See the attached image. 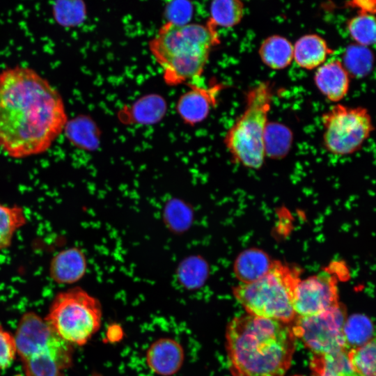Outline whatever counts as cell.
Here are the masks:
<instances>
[{
	"instance_id": "27",
	"label": "cell",
	"mask_w": 376,
	"mask_h": 376,
	"mask_svg": "<svg viewBox=\"0 0 376 376\" xmlns=\"http://www.w3.org/2000/svg\"><path fill=\"white\" fill-rule=\"evenodd\" d=\"M375 338L347 352L349 362L360 376H375Z\"/></svg>"
},
{
	"instance_id": "23",
	"label": "cell",
	"mask_w": 376,
	"mask_h": 376,
	"mask_svg": "<svg viewBox=\"0 0 376 376\" xmlns=\"http://www.w3.org/2000/svg\"><path fill=\"white\" fill-rule=\"evenodd\" d=\"M292 133L284 125L268 123L265 134V151L266 157L272 159L284 157L291 148Z\"/></svg>"
},
{
	"instance_id": "29",
	"label": "cell",
	"mask_w": 376,
	"mask_h": 376,
	"mask_svg": "<svg viewBox=\"0 0 376 376\" xmlns=\"http://www.w3.org/2000/svg\"><path fill=\"white\" fill-rule=\"evenodd\" d=\"M16 354L14 336L0 324V371L13 363Z\"/></svg>"
},
{
	"instance_id": "28",
	"label": "cell",
	"mask_w": 376,
	"mask_h": 376,
	"mask_svg": "<svg viewBox=\"0 0 376 376\" xmlns=\"http://www.w3.org/2000/svg\"><path fill=\"white\" fill-rule=\"evenodd\" d=\"M206 274L205 265L199 259L191 258L185 261L180 266V277L189 288H194L202 283Z\"/></svg>"
},
{
	"instance_id": "25",
	"label": "cell",
	"mask_w": 376,
	"mask_h": 376,
	"mask_svg": "<svg viewBox=\"0 0 376 376\" xmlns=\"http://www.w3.org/2000/svg\"><path fill=\"white\" fill-rule=\"evenodd\" d=\"M341 62L350 77L361 78L370 72L373 55L368 47L351 45L346 49Z\"/></svg>"
},
{
	"instance_id": "8",
	"label": "cell",
	"mask_w": 376,
	"mask_h": 376,
	"mask_svg": "<svg viewBox=\"0 0 376 376\" xmlns=\"http://www.w3.org/2000/svg\"><path fill=\"white\" fill-rule=\"evenodd\" d=\"M321 122L324 147L336 156L359 151L374 130L371 115L360 106L337 103L322 113Z\"/></svg>"
},
{
	"instance_id": "15",
	"label": "cell",
	"mask_w": 376,
	"mask_h": 376,
	"mask_svg": "<svg viewBox=\"0 0 376 376\" xmlns=\"http://www.w3.org/2000/svg\"><path fill=\"white\" fill-rule=\"evenodd\" d=\"M333 54L327 41L315 33L300 37L293 45V61L307 70L317 69Z\"/></svg>"
},
{
	"instance_id": "16",
	"label": "cell",
	"mask_w": 376,
	"mask_h": 376,
	"mask_svg": "<svg viewBox=\"0 0 376 376\" xmlns=\"http://www.w3.org/2000/svg\"><path fill=\"white\" fill-rule=\"evenodd\" d=\"M166 111L164 99L155 94L146 95L120 111L124 123L152 125L163 118Z\"/></svg>"
},
{
	"instance_id": "18",
	"label": "cell",
	"mask_w": 376,
	"mask_h": 376,
	"mask_svg": "<svg viewBox=\"0 0 376 376\" xmlns=\"http://www.w3.org/2000/svg\"><path fill=\"white\" fill-rule=\"evenodd\" d=\"M100 130L94 121L86 116H79L68 120L63 133L75 146L87 150L97 148Z\"/></svg>"
},
{
	"instance_id": "24",
	"label": "cell",
	"mask_w": 376,
	"mask_h": 376,
	"mask_svg": "<svg viewBox=\"0 0 376 376\" xmlns=\"http://www.w3.org/2000/svg\"><path fill=\"white\" fill-rule=\"evenodd\" d=\"M208 19L216 28H230L238 24L244 15L241 0H212Z\"/></svg>"
},
{
	"instance_id": "10",
	"label": "cell",
	"mask_w": 376,
	"mask_h": 376,
	"mask_svg": "<svg viewBox=\"0 0 376 376\" xmlns=\"http://www.w3.org/2000/svg\"><path fill=\"white\" fill-rule=\"evenodd\" d=\"M338 280L328 269L301 279L292 295V308L296 316H309L323 312L338 301Z\"/></svg>"
},
{
	"instance_id": "11",
	"label": "cell",
	"mask_w": 376,
	"mask_h": 376,
	"mask_svg": "<svg viewBox=\"0 0 376 376\" xmlns=\"http://www.w3.org/2000/svg\"><path fill=\"white\" fill-rule=\"evenodd\" d=\"M189 89L178 98L176 111L187 125L194 126L205 120L217 106L219 93L224 88L221 84L201 86L189 83Z\"/></svg>"
},
{
	"instance_id": "6",
	"label": "cell",
	"mask_w": 376,
	"mask_h": 376,
	"mask_svg": "<svg viewBox=\"0 0 376 376\" xmlns=\"http://www.w3.org/2000/svg\"><path fill=\"white\" fill-rule=\"evenodd\" d=\"M102 316L99 300L74 287L56 295L45 320L61 338L80 346L99 330Z\"/></svg>"
},
{
	"instance_id": "14",
	"label": "cell",
	"mask_w": 376,
	"mask_h": 376,
	"mask_svg": "<svg viewBox=\"0 0 376 376\" xmlns=\"http://www.w3.org/2000/svg\"><path fill=\"white\" fill-rule=\"evenodd\" d=\"M185 352L182 345L169 338H161L152 343L146 352L148 367L156 374L171 376L182 367Z\"/></svg>"
},
{
	"instance_id": "9",
	"label": "cell",
	"mask_w": 376,
	"mask_h": 376,
	"mask_svg": "<svg viewBox=\"0 0 376 376\" xmlns=\"http://www.w3.org/2000/svg\"><path fill=\"white\" fill-rule=\"evenodd\" d=\"M346 318V309L338 303L315 315L296 316L291 329L295 336L315 354H331L345 350L343 327Z\"/></svg>"
},
{
	"instance_id": "22",
	"label": "cell",
	"mask_w": 376,
	"mask_h": 376,
	"mask_svg": "<svg viewBox=\"0 0 376 376\" xmlns=\"http://www.w3.org/2000/svg\"><path fill=\"white\" fill-rule=\"evenodd\" d=\"M27 221V216L23 207L0 203V251L10 246L15 233Z\"/></svg>"
},
{
	"instance_id": "3",
	"label": "cell",
	"mask_w": 376,
	"mask_h": 376,
	"mask_svg": "<svg viewBox=\"0 0 376 376\" xmlns=\"http://www.w3.org/2000/svg\"><path fill=\"white\" fill-rule=\"evenodd\" d=\"M14 338L26 376H65L72 364V345L33 311L22 315Z\"/></svg>"
},
{
	"instance_id": "12",
	"label": "cell",
	"mask_w": 376,
	"mask_h": 376,
	"mask_svg": "<svg viewBox=\"0 0 376 376\" xmlns=\"http://www.w3.org/2000/svg\"><path fill=\"white\" fill-rule=\"evenodd\" d=\"M350 78L341 61L333 59L326 61L316 69L314 83L327 100L337 103L347 95Z\"/></svg>"
},
{
	"instance_id": "7",
	"label": "cell",
	"mask_w": 376,
	"mask_h": 376,
	"mask_svg": "<svg viewBox=\"0 0 376 376\" xmlns=\"http://www.w3.org/2000/svg\"><path fill=\"white\" fill-rule=\"evenodd\" d=\"M219 43L217 28L208 20L205 24L167 21L149 41L148 48L162 68L173 61L210 58Z\"/></svg>"
},
{
	"instance_id": "5",
	"label": "cell",
	"mask_w": 376,
	"mask_h": 376,
	"mask_svg": "<svg viewBox=\"0 0 376 376\" xmlns=\"http://www.w3.org/2000/svg\"><path fill=\"white\" fill-rule=\"evenodd\" d=\"M299 271L274 261L259 279L233 288L236 300L248 314L288 323L296 318L292 301Z\"/></svg>"
},
{
	"instance_id": "30",
	"label": "cell",
	"mask_w": 376,
	"mask_h": 376,
	"mask_svg": "<svg viewBox=\"0 0 376 376\" xmlns=\"http://www.w3.org/2000/svg\"><path fill=\"white\" fill-rule=\"evenodd\" d=\"M350 4L360 8V13H375V0H351Z\"/></svg>"
},
{
	"instance_id": "32",
	"label": "cell",
	"mask_w": 376,
	"mask_h": 376,
	"mask_svg": "<svg viewBox=\"0 0 376 376\" xmlns=\"http://www.w3.org/2000/svg\"><path fill=\"white\" fill-rule=\"evenodd\" d=\"M166 1L171 2V1H175V0H166Z\"/></svg>"
},
{
	"instance_id": "1",
	"label": "cell",
	"mask_w": 376,
	"mask_h": 376,
	"mask_svg": "<svg viewBox=\"0 0 376 376\" xmlns=\"http://www.w3.org/2000/svg\"><path fill=\"white\" fill-rule=\"evenodd\" d=\"M68 120L61 93L32 68L0 71V149L13 159L48 151Z\"/></svg>"
},
{
	"instance_id": "21",
	"label": "cell",
	"mask_w": 376,
	"mask_h": 376,
	"mask_svg": "<svg viewBox=\"0 0 376 376\" xmlns=\"http://www.w3.org/2000/svg\"><path fill=\"white\" fill-rule=\"evenodd\" d=\"M343 336L347 352L368 343L375 338L372 321L362 314L347 317L343 327Z\"/></svg>"
},
{
	"instance_id": "26",
	"label": "cell",
	"mask_w": 376,
	"mask_h": 376,
	"mask_svg": "<svg viewBox=\"0 0 376 376\" xmlns=\"http://www.w3.org/2000/svg\"><path fill=\"white\" fill-rule=\"evenodd\" d=\"M350 37L356 44L369 47L375 42V19L373 14L360 13L347 23Z\"/></svg>"
},
{
	"instance_id": "31",
	"label": "cell",
	"mask_w": 376,
	"mask_h": 376,
	"mask_svg": "<svg viewBox=\"0 0 376 376\" xmlns=\"http://www.w3.org/2000/svg\"><path fill=\"white\" fill-rule=\"evenodd\" d=\"M107 338L111 342L118 341L123 336V330L120 325L113 324L108 327Z\"/></svg>"
},
{
	"instance_id": "13",
	"label": "cell",
	"mask_w": 376,
	"mask_h": 376,
	"mask_svg": "<svg viewBox=\"0 0 376 376\" xmlns=\"http://www.w3.org/2000/svg\"><path fill=\"white\" fill-rule=\"evenodd\" d=\"M87 266L84 252L78 247H69L53 256L49 265V276L57 284L71 285L85 276Z\"/></svg>"
},
{
	"instance_id": "4",
	"label": "cell",
	"mask_w": 376,
	"mask_h": 376,
	"mask_svg": "<svg viewBox=\"0 0 376 376\" xmlns=\"http://www.w3.org/2000/svg\"><path fill=\"white\" fill-rule=\"evenodd\" d=\"M274 92L269 81L250 88L246 93L243 111L224 136V142L232 159L244 167L259 169L264 164V139Z\"/></svg>"
},
{
	"instance_id": "19",
	"label": "cell",
	"mask_w": 376,
	"mask_h": 376,
	"mask_svg": "<svg viewBox=\"0 0 376 376\" xmlns=\"http://www.w3.org/2000/svg\"><path fill=\"white\" fill-rule=\"evenodd\" d=\"M273 263L260 251L249 250L237 257L234 271L241 283H249L266 274Z\"/></svg>"
},
{
	"instance_id": "20",
	"label": "cell",
	"mask_w": 376,
	"mask_h": 376,
	"mask_svg": "<svg viewBox=\"0 0 376 376\" xmlns=\"http://www.w3.org/2000/svg\"><path fill=\"white\" fill-rule=\"evenodd\" d=\"M310 366L312 376H360L352 368L345 350L315 354Z\"/></svg>"
},
{
	"instance_id": "33",
	"label": "cell",
	"mask_w": 376,
	"mask_h": 376,
	"mask_svg": "<svg viewBox=\"0 0 376 376\" xmlns=\"http://www.w3.org/2000/svg\"><path fill=\"white\" fill-rule=\"evenodd\" d=\"M292 376H303V375H292Z\"/></svg>"
},
{
	"instance_id": "17",
	"label": "cell",
	"mask_w": 376,
	"mask_h": 376,
	"mask_svg": "<svg viewBox=\"0 0 376 376\" xmlns=\"http://www.w3.org/2000/svg\"><path fill=\"white\" fill-rule=\"evenodd\" d=\"M258 55L267 67L281 70L289 67L293 61V45L282 36H270L261 42Z\"/></svg>"
},
{
	"instance_id": "2",
	"label": "cell",
	"mask_w": 376,
	"mask_h": 376,
	"mask_svg": "<svg viewBox=\"0 0 376 376\" xmlns=\"http://www.w3.org/2000/svg\"><path fill=\"white\" fill-rule=\"evenodd\" d=\"M288 323L250 314L233 318L226 329L232 376H284L295 350Z\"/></svg>"
}]
</instances>
